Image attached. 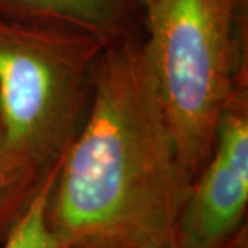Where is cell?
Returning <instances> with one entry per match:
<instances>
[{
	"mask_svg": "<svg viewBox=\"0 0 248 248\" xmlns=\"http://www.w3.org/2000/svg\"><path fill=\"white\" fill-rule=\"evenodd\" d=\"M0 16L78 29L107 44L132 34L127 0H0Z\"/></svg>",
	"mask_w": 248,
	"mask_h": 248,
	"instance_id": "obj_5",
	"label": "cell"
},
{
	"mask_svg": "<svg viewBox=\"0 0 248 248\" xmlns=\"http://www.w3.org/2000/svg\"><path fill=\"white\" fill-rule=\"evenodd\" d=\"M163 248H181L177 244H172V245H168V247H163ZM227 248V247H226Z\"/></svg>",
	"mask_w": 248,
	"mask_h": 248,
	"instance_id": "obj_11",
	"label": "cell"
},
{
	"mask_svg": "<svg viewBox=\"0 0 248 248\" xmlns=\"http://www.w3.org/2000/svg\"><path fill=\"white\" fill-rule=\"evenodd\" d=\"M150 2H152V0H137V3H139V5H140V7H142L143 10H145V8H147V5H148V3H150Z\"/></svg>",
	"mask_w": 248,
	"mask_h": 248,
	"instance_id": "obj_10",
	"label": "cell"
},
{
	"mask_svg": "<svg viewBox=\"0 0 248 248\" xmlns=\"http://www.w3.org/2000/svg\"><path fill=\"white\" fill-rule=\"evenodd\" d=\"M62 160L46 172L26 210L0 248H62L48 222V206H50L53 186L60 172Z\"/></svg>",
	"mask_w": 248,
	"mask_h": 248,
	"instance_id": "obj_7",
	"label": "cell"
},
{
	"mask_svg": "<svg viewBox=\"0 0 248 248\" xmlns=\"http://www.w3.org/2000/svg\"><path fill=\"white\" fill-rule=\"evenodd\" d=\"M190 179L177 156L143 41L103 48L86 118L63 155L48 206L62 248L176 244Z\"/></svg>",
	"mask_w": 248,
	"mask_h": 248,
	"instance_id": "obj_1",
	"label": "cell"
},
{
	"mask_svg": "<svg viewBox=\"0 0 248 248\" xmlns=\"http://www.w3.org/2000/svg\"><path fill=\"white\" fill-rule=\"evenodd\" d=\"M44 176L13 155L0 121V245L21 217Z\"/></svg>",
	"mask_w": 248,
	"mask_h": 248,
	"instance_id": "obj_6",
	"label": "cell"
},
{
	"mask_svg": "<svg viewBox=\"0 0 248 248\" xmlns=\"http://www.w3.org/2000/svg\"><path fill=\"white\" fill-rule=\"evenodd\" d=\"M78 248H116V247H110V245H84V247H78Z\"/></svg>",
	"mask_w": 248,
	"mask_h": 248,
	"instance_id": "obj_9",
	"label": "cell"
},
{
	"mask_svg": "<svg viewBox=\"0 0 248 248\" xmlns=\"http://www.w3.org/2000/svg\"><path fill=\"white\" fill-rule=\"evenodd\" d=\"M248 205V92L240 87L222 111L213 150L192 181L177 222L181 248H226Z\"/></svg>",
	"mask_w": 248,
	"mask_h": 248,
	"instance_id": "obj_4",
	"label": "cell"
},
{
	"mask_svg": "<svg viewBox=\"0 0 248 248\" xmlns=\"http://www.w3.org/2000/svg\"><path fill=\"white\" fill-rule=\"evenodd\" d=\"M107 46L78 29L0 16V121L24 166L46 174L66 153Z\"/></svg>",
	"mask_w": 248,
	"mask_h": 248,
	"instance_id": "obj_3",
	"label": "cell"
},
{
	"mask_svg": "<svg viewBox=\"0 0 248 248\" xmlns=\"http://www.w3.org/2000/svg\"><path fill=\"white\" fill-rule=\"evenodd\" d=\"M247 237H245V232L244 234H237L234 239H232L231 242H229V245H227V248H247Z\"/></svg>",
	"mask_w": 248,
	"mask_h": 248,
	"instance_id": "obj_8",
	"label": "cell"
},
{
	"mask_svg": "<svg viewBox=\"0 0 248 248\" xmlns=\"http://www.w3.org/2000/svg\"><path fill=\"white\" fill-rule=\"evenodd\" d=\"M245 0H152L145 60L190 182L215 145L222 111L247 86L242 62Z\"/></svg>",
	"mask_w": 248,
	"mask_h": 248,
	"instance_id": "obj_2",
	"label": "cell"
}]
</instances>
